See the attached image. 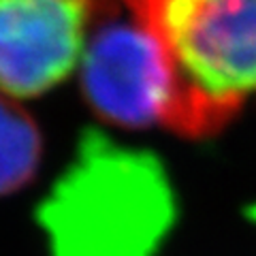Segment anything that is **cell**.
<instances>
[{
  "instance_id": "277c9868",
  "label": "cell",
  "mask_w": 256,
  "mask_h": 256,
  "mask_svg": "<svg viewBox=\"0 0 256 256\" xmlns=\"http://www.w3.org/2000/svg\"><path fill=\"white\" fill-rule=\"evenodd\" d=\"M100 0H0V94L34 98L82 62Z\"/></svg>"
},
{
  "instance_id": "5b68a950",
  "label": "cell",
  "mask_w": 256,
  "mask_h": 256,
  "mask_svg": "<svg viewBox=\"0 0 256 256\" xmlns=\"http://www.w3.org/2000/svg\"><path fill=\"white\" fill-rule=\"evenodd\" d=\"M43 139L15 98L0 94V196L28 186L38 171Z\"/></svg>"
},
{
  "instance_id": "6da1fadb",
  "label": "cell",
  "mask_w": 256,
  "mask_h": 256,
  "mask_svg": "<svg viewBox=\"0 0 256 256\" xmlns=\"http://www.w3.org/2000/svg\"><path fill=\"white\" fill-rule=\"evenodd\" d=\"M178 220L169 171L96 128L79 137L36 207L52 256H156Z\"/></svg>"
},
{
  "instance_id": "7a4b0ae2",
  "label": "cell",
  "mask_w": 256,
  "mask_h": 256,
  "mask_svg": "<svg viewBox=\"0 0 256 256\" xmlns=\"http://www.w3.org/2000/svg\"><path fill=\"white\" fill-rule=\"evenodd\" d=\"M79 75L86 102L109 124L164 126L186 137L224 126L186 86L162 41L128 0L98 2Z\"/></svg>"
},
{
  "instance_id": "3957f363",
  "label": "cell",
  "mask_w": 256,
  "mask_h": 256,
  "mask_svg": "<svg viewBox=\"0 0 256 256\" xmlns=\"http://www.w3.org/2000/svg\"><path fill=\"white\" fill-rule=\"evenodd\" d=\"M222 122L256 98V0H128Z\"/></svg>"
}]
</instances>
